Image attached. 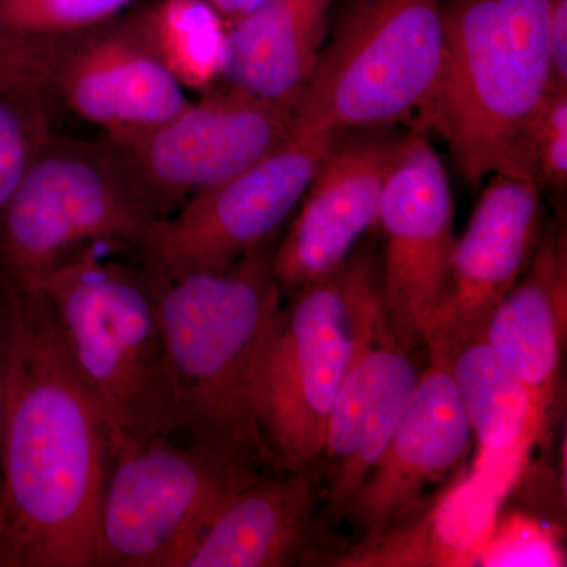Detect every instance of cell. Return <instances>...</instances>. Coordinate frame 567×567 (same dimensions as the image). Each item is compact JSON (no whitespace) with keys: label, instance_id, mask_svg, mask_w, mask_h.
<instances>
[{"label":"cell","instance_id":"cell-22","mask_svg":"<svg viewBox=\"0 0 567 567\" xmlns=\"http://www.w3.org/2000/svg\"><path fill=\"white\" fill-rule=\"evenodd\" d=\"M126 28L188 91H212L223 78V17L207 0H156Z\"/></svg>","mask_w":567,"mask_h":567},{"label":"cell","instance_id":"cell-2","mask_svg":"<svg viewBox=\"0 0 567 567\" xmlns=\"http://www.w3.org/2000/svg\"><path fill=\"white\" fill-rule=\"evenodd\" d=\"M276 241L221 271L148 274L173 363V440L259 472L278 468L262 431L268 346L284 297L274 275Z\"/></svg>","mask_w":567,"mask_h":567},{"label":"cell","instance_id":"cell-5","mask_svg":"<svg viewBox=\"0 0 567 567\" xmlns=\"http://www.w3.org/2000/svg\"><path fill=\"white\" fill-rule=\"evenodd\" d=\"M442 58L443 0H357L324 41L295 118L341 133L417 117Z\"/></svg>","mask_w":567,"mask_h":567},{"label":"cell","instance_id":"cell-17","mask_svg":"<svg viewBox=\"0 0 567 567\" xmlns=\"http://www.w3.org/2000/svg\"><path fill=\"white\" fill-rule=\"evenodd\" d=\"M315 470L254 481L230 498L185 567H284L309 550L316 527Z\"/></svg>","mask_w":567,"mask_h":567},{"label":"cell","instance_id":"cell-1","mask_svg":"<svg viewBox=\"0 0 567 567\" xmlns=\"http://www.w3.org/2000/svg\"><path fill=\"white\" fill-rule=\"evenodd\" d=\"M7 289L14 342L0 503L9 567H96L111 429L47 295Z\"/></svg>","mask_w":567,"mask_h":567},{"label":"cell","instance_id":"cell-18","mask_svg":"<svg viewBox=\"0 0 567 567\" xmlns=\"http://www.w3.org/2000/svg\"><path fill=\"white\" fill-rule=\"evenodd\" d=\"M429 353L445 365L457 388L480 447L473 470L514 486L547 421L532 394L492 350L483 331Z\"/></svg>","mask_w":567,"mask_h":567},{"label":"cell","instance_id":"cell-29","mask_svg":"<svg viewBox=\"0 0 567 567\" xmlns=\"http://www.w3.org/2000/svg\"><path fill=\"white\" fill-rule=\"evenodd\" d=\"M14 342V306L10 290L0 279V445L6 421L7 393Z\"/></svg>","mask_w":567,"mask_h":567},{"label":"cell","instance_id":"cell-27","mask_svg":"<svg viewBox=\"0 0 567 567\" xmlns=\"http://www.w3.org/2000/svg\"><path fill=\"white\" fill-rule=\"evenodd\" d=\"M50 39L0 31V95L50 102Z\"/></svg>","mask_w":567,"mask_h":567},{"label":"cell","instance_id":"cell-7","mask_svg":"<svg viewBox=\"0 0 567 567\" xmlns=\"http://www.w3.org/2000/svg\"><path fill=\"white\" fill-rule=\"evenodd\" d=\"M260 476L177 440L111 434L96 567H185L223 507Z\"/></svg>","mask_w":567,"mask_h":567},{"label":"cell","instance_id":"cell-9","mask_svg":"<svg viewBox=\"0 0 567 567\" xmlns=\"http://www.w3.org/2000/svg\"><path fill=\"white\" fill-rule=\"evenodd\" d=\"M339 133L303 125L230 181L208 189L153 226L137 260L148 274L173 278L221 271L278 240Z\"/></svg>","mask_w":567,"mask_h":567},{"label":"cell","instance_id":"cell-32","mask_svg":"<svg viewBox=\"0 0 567 567\" xmlns=\"http://www.w3.org/2000/svg\"><path fill=\"white\" fill-rule=\"evenodd\" d=\"M3 529V513H2V503H0V537H2Z\"/></svg>","mask_w":567,"mask_h":567},{"label":"cell","instance_id":"cell-31","mask_svg":"<svg viewBox=\"0 0 567 567\" xmlns=\"http://www.w3.org/2000/svg\"><path fill=\"white\" fill-rule=\"evenodd\" d=\"M0 567H9V559H7L6 548H3L2 537H0Z\"/></svg>","mask_w":567,"mask_h":567},{"label":"cell","instance_id":"cell-28","mask_svg":"<svg viewBox=\"0 0 567 567\" xmlns=\"http://www.w3.org/2000/svg\"><path fill=\"white\" fill-rule=\"evenodd\" d=\"M547 40L551 87L567 89V0H550Z\"/></svg>","mask_w":567,"mask_h":567},{"label":"cell","instance_id":"cell-30","mask_svg":"<svg viewBox=\"0 0 567 567\" xmlns=\"http://www.w3.org/2000/svg\"><path fill=\"white\" fill-rule=\"evenodd\" d=\"M208 3L230 21L240 20L246 14L251 13L257 7L262 6L265 0H207Z\"/></svg>","mask_w":567,"mask_h":567},{"label":"cell","instance_id":"cell-10","mask_svg":"<svg viewBox=\"0 0 567 567\" xmlns=\"http://www.w3.org/2000/svg\"><path fill=\"white\" fill-rule=\"evenodd\" d=\"M268 346L260 420L282 472L322 457L328 421L353 349L354 289L349 260L334 275L289 295Z\"/></svg>","mask_w":567,"mask_h":567},{"label":"cell","instance_id":"cell-26","mask_svg":"<svg viewBox=\"0 0 567 567\" xmlns=\"http://www.w3.org/2000/svg\"><path fill=\"white\" fill-rule=\"evenodd\" d=\"M533 177L565 193L567 186V89H551L529 133Z\"/></svg>","mask_w":567,"mask_h":567},{"label":"cell","instance_id":"cell-21","mask_svg":"<svg viewBox=\"0 0 567 567\" xmlns=\"http://www.w3.org/2000/svg\"><path fill=\"white\" fill-rule=\"evenodd\" d=\"M331 3L265 0L234 21L224 41V80L295 110L327 40Z\"/></svg>","mask_w":567,"mask_h":567},{"label":"cell","instance_id":"cell-25","mask_svg":"<svg viewBox=\"0 0 567 567\" xmlns=\"http://www.w3.org/2000/svg\"><path fill=\"white\" fill-rule=\"evenodd\" d=\"M477 566L483 567H561L565 550L557 533L524 513L496 518Z\"/></svg>","mask_w":567,"mask_h":567},{"label":"cell","instance_id":"cell-23","mask_svg":"<svg viewBox=\"0 0 567 567\" xmlns=\"http://www.w3.org/2000/svg\"><path fill=\"white\" fill-rule=\"evenodd\" d=\"M133 0H0V31L58 39L106 24Z\"/></svg>","mask_w":567,"mask_h":567},{"label":"cell","instance_id":"cell-24","mask_svg":"<svg viewBox=\"0 0 567 567\" xmlns=\"http://www.w3.org/2000/svg\"><path fill=\"white\" fill-rule=\"evenodd\" d=\"M50 136L47 104L0 95V212Z\"/></svg>","mask_w":567,"mask_h":567},{"label":"cell","instance_id":"cell-13","mask_svg":"<svg viewBox=\"0 0 567 567\" xmlns=\"http://www.w3.org/2000/svg\"><path fill=\"white\" fill-rule=\"evenodd\" d=\"M402 136L394 126L339 133L275 246L271 267L282 297L334 275L374 229Z\"/></svg>","mask_w":567,"mask_h":567},{"label":"cell","instance_id":"cell-8","mask_svg":"<svg viewBox=\"0 0 567 567\" xmlns=\"http://www.w3.org/2000/svg\"><path fill=\"white\" fill-rule=\"evenodd\" d=\"M293 128V110L229 84L167 121L95 141L162 221L274 151Z\"/></svg>","mask_w":567,"mask_h":567},{"label":"cell","instance_id":"cell-20","mask_svg":"<svg viewBox=\"0 0 567 567\" xmlns=\"http://www.w3.org/2000/svg\"><path fill=\"white\" fill-rule=\"evenodd\" d=\"M527 271L496 305L483 334L547 420L566 333L565 240L555 235L540 240Z\"/></svg>","mask_w":567,"mask_h":567},{"label":"cell","instance_id":"cell-19","mask_svg":"<svg viewBox=\"0 0 567 567\" xmlns=\"http://www.w3.org/2000/svg\"><path fill=\"white\" fill-rule=\"evenodd\" d=\"M509 494L491 477L472 470L443 492L427 509L364 536L346 554L331 559L339 567H472L477 566Z\"/></svg>","mask_w":567,"mask_h":567},{"label":"cell","instance_id":"cell-14","mask_svg":"<svg viewBox=\"0 0 567 567\" xmlns=\"http://www.w3.org/2000/svg\"><path fill=\"white\" fill-rule=\"evenodd\" d=\"M540 223L543 200L536 182L492 175L454 246L445 297L425 341L429 352L483 331L532 262Z\"/></svg>","mask_w":567,"mask_h":567},{"label":"cell","instance_id":"cell-11","mask_svg":"<svg viewBox=\"0 0 567 567\" xmlns=\"http://www.w3.org/2000/svg\"><path fill=\"white\" fill-rule=\"evenodd\" d=\"M445 164L415 126L404 133L388 174L379 223L385 238L380 279L388 323L401 342L427 341L445 297L456 237Z\"/></svg>","mask_w":567,"mask_h":567},{"label":"cell","instance_id":"cell-12","mask_svg":"<svg viewBox=\"0 0 567 567\" xmlns=\"http://www.w3.org/2000/svg\"><path fill=\"white\" fill-rule=\"evenodd\" d=\"M354 289L353 349L330 421L322 461L327 502L333 516L374 468L404 415L420 372L391 330L371 257H350Z\"/></svg>","mask_w":567,"mask_h":567},{"label":"cell","instance_id":"cell-3","mask_svg":"<svg viewBox=\"0 0 567 567\" xmlns=\"http://www.w3.org/2000/svg\"><path fill=\"white\" fill-rule=\"evenodd\" d=\"M550 0H443L439 80L416 126L446 142L472 186L533 177L529 133L551 89Z\"/></svg>","mask_w":567,"mask_h":567},{"label":"cell","instance_id":"cell-4","mask_svg":"<svg viewBox=\"0 0 567 567\" xmlns=\"http://www.w3.org/2000/svg\"><path fill=\"white\" fill-rule=\"evenodd\" d=\"M43 290L111 434L173 439L177 395L158 300L136 252L99 245L55 268Z\"/></svg>","mask_w":567,"mask_h":567},{"label":"cell","instance_id":"cell-15","mask_svg":"<svg viewBox=\"0 0 567 567\" xmlns=\"http://www.w3.org/2000/svg\"><path fill=\"white\" fill-rule=\"evenodd\" d=\"M50 96L100 134L147 128L192 100L126 24L50 39Z\"/></svg>","mask_w":567,"mask_h":567},{"label":"cell","instance_id":"cell-16","mask_svg":"<svg viewBox=\"0 0 567 567\" xmlns=\"http://www.w3.org/2000/svg\"><path fill=\"white\" fill-rule=\"evenodd\" d=\"M472 427L445 365L431 360L382 457L347 506V516L377 535L421 507L425 488L440 483L468 454Z\"/></svg>","mask_w":567,"mask_h":567},{"label":"cell","instance_id":"cell-6","mask_svg":"<svg viewBox=\"0 0 567 567\" xmlns=\"http://www.w3.org/2000/svg\"><path fill=\"white\" fill-rule=\"evenodd\" d=\"M156 223L96 141L51 134L0 212V279L37 289L92 246L140 251Z\"/></svg>","mask_w":567,"mask_h":567}]
</instances>
